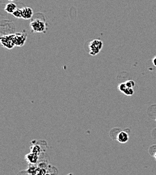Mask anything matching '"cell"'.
I'll return each mask as SVG.
<instances>
[{"label": "cell", "instance_id": "4fadbf2b", "mask_svg": "<svg viewBox=\"0 0 156 175\" xmlns=\"http://www.w3.org/2000/svg\"><path fill=\"white\" fill-rule=\"evenodd\" d=\"M125 84L126 85V86H127L128 88H133L135 86V82H134L133 80H129L126 81Z\"/></svg>", "mask_w": 156, "mask_h": 175}, {"label": "cell", "instance_id": "ba28073f", "mask_svg": "<svg viewBox=\"0 0 156 175\" xmlns=\"http://www.w3.org/2000/svg\"><path fill=\"white\" fill-rule=\"evenodd\" d=\"M17 9V6L14 3H9L5 6L4 10L9 14H13L14 12Z\"/></svg>", "mask_w": 156, "mask_h": 175}, {"label": "cell", "instance_id": "5b68a950", "mask_svg": "<svg viewBox=\"0 0 156 175\" xmlns=\"http://www.w3.org/2000/svg\"><path fill=\"white\" fill-rule=\"evenodd\" d=\"M26 160L30 164H36L38 163V155L31 152L30 153H29L26 156Z\"/></svg>", "mask_w": 156, "mask_h": 175}, {"label": "cell", "instance_id": "30bf717a", "mask_svg": "<svg viewBox=\"0 0 156 175\" xmlns=\"http://www.w3.org/2000/svg\"><path fill=\"white\" fill-rule=\"evenodd\" d=\"M123 94H125L126 96H132L134 94V90L133 88L127 87L125 90H124Z\"/></svg>", "mask_w": 156, "mask_h": 175}, {"label": "cell", "instance_id": "9a60e30c", "mask_svg": "<svg viewBox=\"0 0 156 175\" xmlns=\"http://www.w3.org/2000/svg\"><path fill=\"white\" fill-rule=\"evenodd\" d=\"M8 1H10V2H12V1H15V0H8Z\"/></svg>", "mask_w": 156, "mask_h": 175}, {"label": "cell", "instance_id": "277c9868", "mask_svg": "<svg viewBox=\"0 0 156 175\" xmlns=\"http://www.w3.org/2000/svg\"><path fill=\"white\" fill-rule=\"evenodd\" d=\"M27 39V34L25 30L22 32L14 34V43L16 47H22L26 43Z\"/></svg>", "mask_w": 156, "mask_h": 175}, {"label": "cell", "instance_id": "8fae6325", "mask_svg": "<svg viewBox=\"0 0 156 175\" xmlns=\"http://www.w3.org/2000/svg\"><path fill=\"white\" fill-rule=\"evenodd\" d=\"M31 150H32V152H34L35 154H38V155H39L41 153V147L38 146V145H34V146L32 147V149H31Z\"/></svg>", "mask_w": 156, "mask_h": 175}, {"label": "cell", "instance_id": "5bb4252c", "mask_svg": "<svg viewBox=\"0 0 156 175\" xmlns=\"http://www.w3.org/2000/svg\"><path fill=\"white\" fill-rule=\"evenodd\" d=\"M152 61H153V65H154V66L156 67V56H155V57H153Z\"/></svg>", "mask_w": 156, "mask_h": 175}, {"label": "cell", "instance_id": "7a4b0ae2", "mask_svg": "<svg viewBox=\"0 0 156 175\" xmlns=\"http://www.w3.org/2000/svg\"><path fill=\"white\" fill-rule=\"evenodd\" d=\"M102 47L103 43L100 39H95V40L91 41L88 45L89 55L92 56L96 55L97 54H98L100 52Z\"/></svg>", "mask_w": 156, "mask_h": 175}, {"label": "cell", "instance_id": "7c38bea8", "mask_svg": "<svg viewBox=\"0 0 156 175\" xmlns=\"http://www.w3.org/2000/svg\"><path fill=\"white\" fill-rule=\"evenodd\" d=\"M126 88H127V86H126L125 82H123V83H121V84H120V85L118 87V88L120 92H121L122 93H123L124 90L126 89Z\"/></svg>", "mask_w": 156, "mask_h": 175}, {"label": "cell", "instance_id": "3957f363", "mask_svg": "<svg viewBox=\"0 0 156 175\" xmlns=\"http://www.w3.org/2000/svg\"><path fill=\"white\" fill-rule=\"evenodd\" d=\"M0 42L3 47H5L8 49H12L15 47L14 43V34L1 36Z\"/></svg>", "mask_w": 156, "mask_h": 175}, {"label": "cell", "instance_id": "9c48e42d", "mask_svg": "<svg viewBox=\"0 0 156 175\" xmlns=\"http://www.w3.org/2000/svg\"><path fill=\"white\" fill-rule=\"evenodd\" d=\"M14 17L16 18H22V9H16L14 13L12 14Z\"/></svg>", "mask_w": 156, "mask_h": 175}, {"label": "cell", "instance_id": "6da1fadb", "mask_svg": "<svg viewBox=\"0 0 156 175\" xmlns=\"http://www.w3.org/2000/svg\"><path fill=\"white\" fill-rule=\"evenodd\" d=\"M30 27L32 32L36 33L45 32L47 29L46 22L40 19H35L32 20L30 24Z\"/></svg>", "mask_w": 156, "mask_h": 175}, {"label": "cell", "instance_id": "2e32d148", "mask_svg": "<svg viewBox=\"0 0 156 175\" xmlns=\"http://www.w3.org/2000/svg\"><path fill=\"white\" fill-rule=\"evenodd\" d=\"M154 157H155V160H156V152H155V154H154Z\"/></svg>", "mask_w": 156, "mask_h": 175}, {"label": "cell", "instance_id": "52a82bcc", "mask_svg": "<svg viewBox=\"0 0 156 175\" xmlns=\"http://www.w3.org/2000/svg\"><path fill=\"white\" fill-rule=\"evenodd\" d=\"M129 137L128 133L125 132V131H120L117 135L116 139L118 142L121 143H125L129 141Z\"/></svg>", "mask_w": 156, "mask_h": 175}, {"label": "cell", "instance_id": "8992f818", "mask_svg": "<svg viewBox=\"0 0 156 175\" xmlns=\"http://www.w3.org/2000/svg\"><path fill=\"white\" fill-rule=\"evenodd\" d=\"M22 18L24 20H30L33 16V10L32 8L26 7L22 9Z\"/></svg>", "mask_w": 156, "mask_h": 175}, {"label": "cell", "instance_id": "e0dca14e", "mask_svg": "<svg viewBox=\"0 0 156 175\" xmlns=\"http://www.w3.org/2000/svg\"><path fill=\"white\" fill-rule=\"evenodd\" d=\"M155 121H156V118H155Z\"/></svg>", "mask_w": 156, "mask_h": 175}]
</instances>
